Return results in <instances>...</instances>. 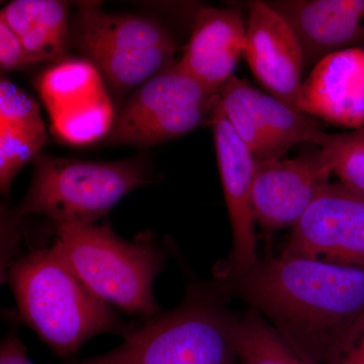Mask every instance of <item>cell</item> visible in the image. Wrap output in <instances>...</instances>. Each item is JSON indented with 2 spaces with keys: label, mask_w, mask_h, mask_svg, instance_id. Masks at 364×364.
Masks as SVG:
<instances>
[{
  "label": "cell",
  "mask_w": 364,
  "mask_h": 364,
  "mask_svg": "<svg viewBox=\"0 0 364 364\" xmlns=\"http://www.w3.org/2000/svg\"><path fill=\"white\" fill-rule=\"evenodd\" d=\"M272 321L311 364H326L347 327L364 311V267L282 254L221 280Z\"/></svg>",
  "instance_id": "cell-1"
},
{
  "label": "cell",
  "mask_w": 364,
  "mask_h": 364,
  "mask_svg": "<svg viewBox=\"0 0 364 364\" xmlns=\"http://www.w3.org/2000/svg\"><path fill=\"white\" fill-rule=\"evenodd\" d=\"M9 279L23 322L61 358L75 353L97 335L124 337L133 330L53 246L14 261Z\"/></svg>",
  "instance_id": "cell-2"
},
{
  "label": "cell",
  "mask_w": 364,
  "mask_h": 364,
  "mask_svg": "<svg viewBox=\"0 0 364 364\" xmlns=\"http://www.w3.org/2000/svg\"><path fill=\"white\" fill-rule=\"evenodd\" d=\"M53 247L98 298L146 320L160 313L153 282L167 255L150 234L124 240L111 225H61Z\"/></svg>",
  "instance_id": "cell-3"
},
{
  "label": "cell",
  "mask_w": 364,
  "mask_h": 364,
  "mask_svg": "<svg viewBox=\"0 0 364 364\" xmlns=\"http://www.w3.org/2000/svg\"><path fill=\"white\" fill-rule=\"evenodd\" d=\"M218 296L191 289L181 305L147 318L117 348L72 364H239L235 317Z\"/></svg>",
  "instance_id": "cell-4"
},
{
  "label": "cell",
  "mask_w": 364,
  "mask_h": 364,
  "mask_svg": "<svg viewBox=\"0 0 364 364\" xmlns=\"http://www.w3.org/2000/svg\"><path fill=\"white\" fill-rule=\"evenodd\" d=\"M33 166L16 215H45L56 226L97 224L124 196L152 181L142 160L90 161L40 153Z\"/></svg>",
  "instance_id": "cell-5"
},
{
  "label": "cell",
  "mask_w": 364,
  "mask_h": 364,
  "mask_svg": "<svg viewBox=\"0 0 364 364\" xmlns=\"http://www.w3.org/2000/svg\"><path fill=\"white\" fill-rule=\"evenodd\" d=\"M73 40L112 90H131L173 62V36L157 21L107 13L97 1L76 4Z\"/></svg>",
  "instance_id": "cell-6"
},
{
  "label": "cell",
  "mask_w": 364,
  "mask_h": 364,
  "mask_svg": "<svg viewBox=\"0 0 364 364\" xmlns=\"http://www.w3.org/2000/svg\"><path fill=\"white\" fill-rule=\"evenodd\" d=\"M219 93L172 63L139 86L114 124L107 142L150 146L171 140L210 122Z\"/></svg>",
  "instance_id": "cell-7"
},
{
  "label": "cell",
  "mask_w": 364,
  "mask_h": 364,
  "mask_svg": "<svg viewBox=\"0 0 364 364\" xmlns=\"http://www.w3.org/2000/svg\"><path fill=\"white\" fill-rule=\"evenodd\" d=\"M232 128L257 160L282 158L299 143L318 146L324 132L310 116L233 76L219 91Z\"/></svg>",
  "instance_id": "cell-8"
},
{
  "label": "cell",
  "mask_w": 364,
  "mask_h": 364,
  "mask_svg": "<svg viewBox=\"0 0 364 364\" xmlns=\"http://www.w3.org/2000/svg\"><path fill=\"white\" fill-rule=\"evenodd\" d=\"M284 254L364 267V193L329 182L293 227Z\"/></svg>",
  "instance_id": "cell-9"
},
{
  "label": "cell",
  "mask_w": 364,
  "mask_h": 364,
  "mask_svg": "<svg viewBox=\"0 0 364 364\" xmlns=\"http://www.w3.org/2000/svg\"><path fill=\"white\" fill-rule=\"evenodd\" d=\"M223 191L233 234V248L220 279L240 277L257 263L254 232L252 193L257 159L232 128L221 105H217L210 122Z\"/></svg>",
  "instance_id": "cell-10"
},
{
  "label": "cell",
  "mask_w": 364,
  "mask_h": 364,
  "mask_svg": "<svg viewBox=\"0 0 364 364\" xmlns=\"http://www.w3.org/2000/svg\"><path fill=\"white\" fill-rule=\"evenodd\" d=\"M332 173L321 149L293 159L257 160L252 193L255 222L272 232L293 228Z\"/></svg>",
  "instance_id": "cell-11"
},
{
  "label": "cell",
  "mask_w": 364,
  "mask_h": 364,
  "mask_svg": "<svg viewBox=\"0 0 364 364\" xmlns=\"http://www.w3.org/2000/svg\"><path fill=\"white\" fill-rule=\"evenodd\" d=\"M243 56L268 93L296 109L305 68L303 49L291 26L268 2L249 4Z\"/></svg>",
  "instance_id": "cell-12"
},
{
  "label": "cell",
  "mask_w": 364,
  "mask_h": 364,
  "mask_svg": "<svg viewBox=\"0 0 364 364\" xmlns=\"http://www.w3.org/2000/svg\"><path fill=\"white\" fill-rule=\"evenodd\" d=\"M296 109L349 129L364 126V48H347L314 65L299 92Z\"/></svg>",
  "instance_id": "cell-13"
},
{
  "label": "cell",
  "mask_w": 364,
  "mask_h": 364,
  "mask_svg": "<svg viewBox=\"0 0 364 364\" xmlns=\"http://www.w3.org/2000/svg\"><path fill=\"white\" fill-rule=\"evenodd\" d=\"M293 28L305 66L364 39V0L268 2Z\"/></svg>",
  "instance_id": "cell-14"
},
{
  "label": "cell",
  "mask_w": 364,
  "mask_h": 364,
  "mask_svg": "<svg viewBox=\"0 0 364 364\" xmlns=\"http://www.w3.org/2000/svg\"><path fill=\"white\" fill-rule=\"evenodd\" d=\"M246 26L236 9L203 7L177 65L208 90L219 93L233 77L245 48Z\"/></svg>",
  "instance_id": "cell-15"
},
{
  "label": "cell",
  "mask_w": 364,
  "mask_h": 364,
  "mask_svg": "<svg viewBox=\"0 0 364 364\" xmlns=\"http://www.w3.org/2000/svg\"><path fill=\"white\" fill-rule=\"evenodd\" d=\"M4 21L20 39L35 63L66 60L68 4L57 0H14L2 9Z\"/></svg>",
  "instance_id": "cell-16"
},
{
  "label": "cell",
  "mask_w": 364,
  "mask_h": 364,
  "mask_svg": "<svg viewBox=\"0 0 364 364\" xmlns=\"http://www.w3.org/2000/svg\"><path fill=\"white\" fill-rule=\"evenodd\" d=\"M36 87L50 119L109 95L102 74L85 60L66 59L50 67Z\"/></svg>",
  "instance_id": "cell-17"
},
{
  "label": "cell",
  "mask_w": 364,
  "mask_h": 364,
  "mask_svg": "<svg viewBox=\"0 0 364 364\" xmlns=\"http://www.w3.org/2000/svg\"><path fill=\"white\" fill-rule=\"evenodd\" d=\"M232 339L239 364H311L255 310L235 317Z\"/></svg>",
  "instance_id": "cell-18"
},
{
  "label": "cell",
  "mask_w": 364,
  "mask_h": 364,
  "mask_svg": "<svg viewBox=\"0 0 364 364\" xmlns=\"http://www.w3.org/2000/svg\"><path fill=\"white\" fill-rule=\"evenodd\" d=\"M54 135L64 142L85 145L109 135L114 121L109 95L72 111L51 117Z\"/></svg>",
  "instance_id": "cell-19"
},
{
  "label": "cell",
  "mask_w": 364,
  "mask_h": 364,
  "mask_svg": "<svg viewBox=\"0 0 364 364\" xmlns=\"http://www.w3.org/2000/svg\"><path fill=\"white\" fill-rule=\"evenodd\" d=\"M318 147L331 164L333 173L364 193V131L340 135L325 133Z\"/></svg>",
  "instance_id": "cell-20"
},
{
  "label": "cell",
  "mask_w": 364,
  "mask_h": 364,
  "mask_svg": "<svg viewBox=\"0 0 364 364\" xmlns=\"http://www.w3.org/2000/svg\"><path fill=\"white\" fill-rule=\"evenodd\" d=\"M0 126L36 136H48L40 105L9 79L0 80Z\"/></svg>",
  "instance_id": "cell-21"
},
{
  "label": "cell",
  "mask_w": 364,
  "mask_h": 364,
  "mask_svg": "<svg viewBox=\"0 0 364 364\" xmlns=\"http://www.w3.org/2000/svg\"><path fill=\"white\" fill-rule=\"evenodd\" d=\"M49 136H36L0 126V189L9 193L21 169L40 154Z\"/></svg>",
  "instance_id": "cell-22"
},
{
  "label": "cell",
  "mask_w": 364,
  "mask_h": 364,
  "mask_svg": "<svg viewBox=\"0 0 364 364\" xmlns=\"http://www.w3.org/2000/svg\"><path fill=\"white\" fill-rule=\"evenodd\" d=\"M326 364H364V311L342 333Z\"/></svg>",
  "instance_id": "cell-23"
},
{
  "label": "cell",
  "mask_w": 364,
  "mask_h": 364,
  "mask_svg": "<svg viewBox=\"0 0 364 364\" xmlns=\"http://www.w3.org/2000/svg\"><path fill=\"white\" fill-rule=\"evenodd\" d=\"M36 64L18 36L0 20V68L2 72L21 70Z\"/></svg>",
  "instance_id": "cell-24"
},
{
  "label": "cell",
  "mask_w": 364,
  "mask_h": 364,
  "mask_svg": "<svg viewBox=\"0 0 364 364\" xmlns=\"http://www.w3.org/2000/svg\"><path fill=\"white\" fill-rule=\"evenodd\" d=\"M0 364H33L26 353V347L16 335H9L0 347Z\"/></svg>",
  "instance_id": "cell-25"
}]
</instances>
